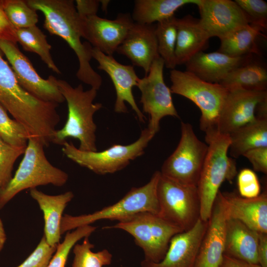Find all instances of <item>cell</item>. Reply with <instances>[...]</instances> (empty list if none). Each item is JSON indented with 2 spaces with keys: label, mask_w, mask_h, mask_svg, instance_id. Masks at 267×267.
<instances>
[{
  "label": "cell",
  "mask_w": 267,
  "mask_h": 267,
  "mask_svg": "<svg viewBox=\"0 0 267 267\" xmlns=\"http://www.w3.org/2000/svg\"><path fill=\"white\" fill-rule=\"evenodd\" d=\"M1 53L0 50V104L25 128L29 138L48 145L60 120L58 104L40 100L24 89Z\"/></svg>",
  "instance_id": "1"
},
{
  "label": "cell",
  "mask_w": 267,
  "mask_h": 267,
  "mask_svg": "<svg viewBox=\"0 0 267 267\" xmlns=\"http://www.w3.org/2000/svg\"><path fill=\"white\" fill-rule=\"evenodd\" d=\"M28 4L41 11L44 16V27L51 34L65 41L76 54L79 61L77 78L91 88L98 90L102 77L91 66L92 46L82 43V21L73 0H27Z\"/></svg>",
  "instance_id": "2"
},
{
  "label": "cell",
  "mask_w": 267,
  "mask_h": 267,
  "mask_svg": "<svg viewBox=\"0 0 267 267\" xmlns=\"http://www.w3.org/2000/svg\"><path fill=\"white\" fill-rule=\"evenodd\" d=\"M57 82L67 102L68 117L63 128L55 131L52 143L62 145L67 138H74L80 141L79 149L97 151L93 116L102 107L101 103H93L97 90L91 88L85 90L82 84L73 87L63 80L57 79Z\"/></svg>",
  "instance_id": "3"
},
{
  "label": "cell",
  "mask_w": 267,
  "mask_h": 267,
  "mask_svg": "<svg viewBox=\"0 0 267 267\" xmlns=\"http://www.w3.org/2000/svg\"><path fill=\"white\" fill-rule=\"evenodd\" d=\"M208 149L197 188L200 201V218L207 222L222 184L231 181L237 174L236 164L229 157L230 139L219 132L205 135Z\"/></svg>",
  "instance_id": "4"
},
{
  "label": "cell",
  "mask_w": 267,
  "mask_h": 267,
  "mask_svg": "<svg viewBox=\"0 0 267 267\" xmlns=\"http://www.w3.org/2000/svg\"><path fill=\"white\" fill-rule=\"evenodd\" d=\"M44 147L38 140L28 139L23 158L14 176L0 191V209L25 189L47 184L62 186L67 182L68 174L48 161Z\"/></svg>",
  "instance_id": "5"
},
{
  "label": "cell",
  "mask_w": 267,
  "mask_h": 267,
  "mask_svg": "<svg viewBox=\"0 0 267 267\" xmlns=\"http://www.w3.org/2000/svg\"><path fill=\"white\" fill-rule=\"evenodd\" d=\"M160 175L155 172L144 185L133 187L120 200L92 213L74 216L64 215L61 220V234L78 227L90 225L102 220L118 222L135 214L148 212L159 214L160 208L157 195V185Z\"/></svg>",
  "instance_id": "6"
},
{
  "label": "cell",
  "mask_w": 267,
  "mask_h": 267,
  "mask_svg": "<svg viewBox=\"0 0 267 267\" xmlns=\"http://www.w3.org/2000/svg\"><path fill=\"white\" fill-rule=\"evenodd\" d=\"M170 78L171 92L189 99L200 109V128L205 135L218 132V120L228 90L186 71L171 70Z\"/></svg>",
  "instance_id": "7"
},
{
  "label": "cell",
  "mask_w": 267,
  "mask_h": 267,
  "mask_svg": "<svg viewBox=\"0 0 267 267\" xmlns=\"http://www.w3.org/2000/svg\"><path fill=\"white\" fill-rule=\"evenodd\" d=\"M104 228L120 229L131 234L143 250L144 260L152 263L163 260L172 238L183 231L158 214L148 212L135 214Z\"/></svg>",
  "instance_id": "8"
},
{
  "label": "cell",
  "mask_w": 267,
  "mask_h": 267,
  "mask_svg": "<svg viewBox=\"0 0 267 267\" xmlns=\"http://www.w3.org/2000/svg\"><path fill=\"white\" fill-rule=\"evenodd\" d=\"M155 134L147 128L139 138L128 145L113 144L101 151H83L72 142H64L62 151L69 159L98 175L115 173L141 156Z\"/></svg>",
  "instance_id": "9"
},
{
  "label": "cell",
  "mask_w": 267,
  "mask_h": 267,
  "mask_svg": "<svg viewBox=\"0 0 267 267\" xmlns=\"http://www.w3.org/2000/svg\"><path fill=\"white\" fill-rule=\"evenodd\" d=\"M208 149L191 125L181 122L179 142L163 164L161 174L182 184L197 186Z\"/></svg>",
  "instance_id": "10"
},
{
  "label": "cell",
  "mask_w": 267,
  "mask_h": 267,
  "mask_svg": "<svg viewBox=\"0 0 267 267\" xmlns=\"http://www.w3.org/2000/svg\"><path fill=\"white\" fill-rule=\"evenodd\" d=\"M157 195L158 215L183 231L191 228L200 218L197 186L182 184L160 173Z\"/></svg>",
  "instance_id": "11"
},
{
  "label": "cell",
  "mask_w": 267,
  "mask_h": 267,
  "mask_svg": "<svg viewBox=\"0 0 267 267\" xmlns=\"http://www.w3.org/2000/svg\"><path fill=\"white\" fill-rule=\"evenodd\" d=\"M163 60L159 57L154 60L147 75L139 78L136 87L141 92L140 102L143 111L149 117L147 128L155 134L160 129V122L170 116L179 118L174 104L172 92L165 84L163 76Z\"/></svg>",
  "instance_id": "12"
},
{
  "label": "cell",
  "mask_w": 267,
  "mask_h": 267,
  "mask_svg": "<svg viewBox=\"0 0 267 267\" xmlns=\"http://www.w3.org/2000/svg\"><path fill=\"white\" fill-rule=\"evenodd\" d=\"M0 50L6 57L20 86L44 101L59 104L65 101L57 86V79L50 75L44 79L34 68L17 44L0 39Z\"/></svg>",
  "instance_id": "13"
},
{
  "label": "cell",
  "mask_w": 267,
  "mask_h": 267,
  "mask_svg": "<svg viewBox=\"0 0 267 267\" xmlns=\"http://www.w3.org/2000/svg\"><path fill=\"white\" fill-rule=\"evenodd\" d=\"M81 18L82 38L93 47L112 56L134 22L128 13H119L114 20L103 18L97 15Z\"/></svg>",
  "instance_id": "14"
},
{
  "label": "cell",
  "mask_w": 267,
  "mask_h": 267,
  "mask_svg": "<svg viewBox=\"0 0 267 267\" xmlns=\"http://www.w3.org/2000/svg\"><path fill=\"white\" fill-rule=\"evenodd\" d=\"M91 56L98 63L97 68L105 72L114 85L116 93L114 111L118 113H127L128 108L125 104L127 102L135 113L138 120L144 122L145 116L138 107L132 91L133 88L136 87L139 78L134 66L122 64L112 55L105 54L93 47Z\"/></svg>",
  "instance_id": "15"
},
{
  "label": "cell",
  "mask_w": 267,
  "mask_h": 267,
  "mask_svg": "<svg viewBox=\"0 0 267 267\" xmlns=\"http://www.w3.org/2000/svg\"><path fill=\"white\" fill-rule=\"evenodd\" d=\"M200 23L211 38L220 40L250 24L246 15L234 0H199Z\"/></svg>",
  "instance_id": "16"
},
{
  "label": "cell",
  "mask_w": 267,
  "mask_h": 267,
  "mask_svg": "<svg viewBox=\"0 0 267 267\" xmlns=\"http://www.w3.org/2000/svg\"><path fill=\"white\" fill-rule=\"evenodd\" d=\"M267 98V90L250 91L237 89L228 91L218 123V131L229 135L257 118L258 104Z\"/></svg>",
  "instance_id": "17"
},
{
  "label": "cell",
  "mask_w": 267,
  "mask_h": 267,
  "mask_svg": "<svg viewBox=\"0 0 267 267\" xmlns=\"http://www.w3.org/2000/svg\"><path fill=\"white\" fill-rule=\"evenodd\" d=\"M225 206L222 192L218 193L208 221L193 267H220L224 248Z\"/></svg>",
  "instance_id": "18"
},
{
  "label": "cell",
  "mask_w": 267,
  "mask_h": 267,
  "mask_svg": "<svg viewBox=\"0 0 267 267\" xmlns=\"http://www.w3.org/2000/svg\"><path fill=\"white\" fill-rule=\"evenodd\" d=\"M207 224L208 221L199 218L191 228L173 236L162 261L152 263L143 260L140 267H193Z\"/></svg>",
  "instance_id": "19"
},
{
  "label": "cell",
  "mask_w": 267,
  "mask_h": 267,
  "mask_svg": "<svg viewBox=\"0 0 267 267\" xmlns=\"http://www.w3.org/2000/svg\"><path fill=\"white\" fill-rule=\"evenodd\" d=\"M156 25L134 22L116 52L129 58L134 66L142 68L145 75L160 57L155 34Z\"/></svg>",
  "instance_id": "20"
},
{
  "label": "cell",
  "mask_w": 267,
  "mask_h": 267,
  "mask_svg": "<svg viewBox=\"0 0 267 267\" xmlns=\"http://www.w3.org/2000/svg\"><path fill=\"white\" fill-rule=\"evenodd\" d=\"M253 55L232 57L218 51H201L185 64L186 71L205 82L220 84L232 70L251 60Z\"/></svg>",
  "instance_id": "21"
},
{
  "label": "cell",
  "mask_w": 267,
  "mask_h": 267,
  "mask_svg": "<svg viewBox=\"0 0 267 267\" xmlns=\"http://www.w3.org/2000/svg\"><path fill=\"white\" fill-rule=\"evenodd\" d=\"M227 219L237 220L258 233H267V194L246 198L233 193H223Z\"/></svg>",
  "instance_id": "22"
},
{
  "label": "cell",
  "mask_w": 267,
  "mask_h": 267,
  "mask_svg": "<svg viewBox=\"0 0 267 267\" xmlns=\"http://www.w3.org/2000/svg\"><path fill=\"white\" fill-rule=\"evenodd\" d=\"M259 233L241 222L226 219L224 254L249 263L258 264Z\"/></svg>",
  "instance_id": "23"
},
{
  "label": "cell",
  "mask_w": 267,
  "mask_h": 267,
  "mask_svg": "<svg viewBox=\"0 0 267 267\" xmlns=\"http://www.w3.org/2000/svg\"><path fill=\"white\" fill-rule=\"evenodd\" d=\"M30 194L38 204L44 215V237L51 246H57L61 237L60 225L63 211L74 195L67 191L56 195L46 194L36 188L30 189Z\"/></svg>",
  "instance_id": "24"
},
{
  "label": "cell",
  "mask_w": 267,
  "mask_h": 267,
  "mask_svg": "<svg viewBox=\"0 0 267 267\" xmlns=\"http://www.w3.org/2000/svg\"><path fill=\"white\" fill-rule=\"evenodd\" d=\"M210 39L199 19L189 14L177 18V65L185 64L195 54L203 51Z\"/></svg>",
  "instance_id": "25"
},
{
  "label": "cell",
  "mask_w": 267,
  "mask_h": 267,
  "mask_svg": "<svg viewBox=\"0 0 267 267\" xmlns=\"http://www.w3.org/2000/svg\"><path fill=\"white\" fill-rule=\"evenodd\" d=\"M228 91L242 89L266 91L267 88V69L260 62H248L235 68L220 82Z\"/></svg>",
  "instance_id": "26"
},
{
  "label": "cell",
  "mask_w": 267,
  "mask_h": 267,
  "mask_svg": "<svg viewBox=\"0 0 267 267\" xmlns=\"http://www.w3.org/2000/svg\"><path fill=\"white\" fill-rule=\"evenodd\" d=\"M231 157L237 158L254 148L267 147V117L257 118L229 135Z\"/></svg>",
  "instance_id": "27"
},
{
  "label": "cell",
  "mask_w": 267,
  "mask_h": 267,
  "mask_svg": "<svg viewBox=\"0 0 267 267\" xmlns=\"http://www.w3.org/2000/svg\"><path fill=\"white\" fill-rule=\"evenodd\" d=\"M199 0H135L133 21L142 24H153L171 18L180 7L188 4H197Z\"/></svg>",
  "instance_id": "28"
},
{
  "label": "cell",
  "mask_w": 267,
  "mask_h": 267,
  "mask_svg": "<svg viewBox=\"0 0 267 267\" xmlns=\"http://www.w3.org/2000/svg\"><path fill=\"white\" fill-rule=\"evenodd\" d=\"M265 29L259 25L248 24L220 40L217 50L232 57H241L258 54L256 41Z\"/></svg>",
  "instance_id": "29"
},
{
  "label": "cell",
  "mask_w": 267,
  "mask_h": 267,
  "mask_svg": "<svg viewBox=\"0 0 267 267\" xmlns=\"http://www.w3.org/2000/svg\"><path fill=\"white\" fill-rule=\"evenodd\" d=\"M17 42L24 50L38 54L48 68L57 74H61L50 54L51 45L46 35L37 25L26 28L16 29Z\"/></svg>",
  "instance_id": "30"
},
{
  "label": "cell",
  "mask_w": 267,
  "mask_h": 267,
  "mask_svg": "<svg viewBox=\"0 0 267 267\" xmlns=\"http://www.w3.org/2000/svg\"><path fill=\"white\" fill-rule=\"evenodd\" d=\"M155 34L160 57L165 66L171 70L177 65L176 47L177 37V18L175 16L159 22L156 25Z\"/></svg>",
  "instance_id": "31"
},
{
  "label": "cell",
  "mask_w": 267,
  "mask_h": 267,
  "mask_svg": "<svg viewBox=\"0 0 267 267\" xmlns=\"http://www.w3.org/2000/svg\"><path fill=\"white\" fill-rule=\"evenodd\" d=\"M94 247L89 237L84 238L82 243H76L73 248L74 256L72 267H103L110 265L112 254L106 249L93 252Z\"/></svg>",
  "instance_id": "32"
},
{
  "label": "cell",
  "mask_w": 267,
  "mask_h": 267,
  "mask_svg": "<svg viewBox=\"0 0 267 267\" xmlns=\"http://www.w3.org/2000/svg\"><path fill=\"white\" fill-rule=\"evenodd\" d=\"M2 5L7 19L16 29L32 27L38 22L37 10L30 7L27 0H2Z\"/></svg>",
  "instance_id": "33"
},
{
  "label": "cell",
  "mask_w": 267,
  "mask_h": 267,
  "mask_svg": "<svg viewBox=\"0 0 267 267\" xmlns=\"http://www.w3.org/2000/svg\"><path fill=\"white\" fill-rule=\"evenodd\" d=\"M96 227L86 225L78 227L73 231L66 232L63 241L59 243L56 249L46 267H65L71 249L82 238L89 237Z\"/></svg>",
  "instance_id": "34"
},
{
  "label": "cell",
  "mask_w": 267,
  "mask_h": 267,
  "mask_svg": "<svg viewBox=\"0 0 267 267\" xmlns=\"http://www.w3.org/2000/svg\"><path fill=\"white\" fill-rule=\"evenodd\" d=\"M0 137L7 143L17 147H26L29 139L25 128L9 117L0 104Z\"/></svg>",
  "instance_id": "35"
},
{
  "label": "cell",
  "mask_w": 267,
  "mask_h": 267,
  "mask_svg": "<svg viewBox=\"0 0 267 267\" xmlns=\"http://www.w3.org/2000/svg\"><path fill=\"white\" fill-rule=\"evenodd\" d=\"M26 147H17L5 142L0 137V191L12 178V172L16 160L25 152Z\"/></svg>",
  "instance_id": "36"
},
{
  "label": "cell",
  "mask_w": 267,
  "mask_h": 267,
  "mask_svg": "<svg viewBox=\"0 0 267 267\" xmlns=\"http://www.w3.org/2000/svg\"><path fill=\"white\" fill-rule=\"evenodd\" d=\"M249 20L250 23L267 29V3L263 0H234Z\"/></svg>",
  "instance_id": "37"
},
{
  "label": "cell",
  "mask_w": 267,
  "mask_h": 267,
  "mask_svg": "<svg viewBox=\"0 0 267 267\" xmlns=\"http://www.w3.org/2000/svg\"><path fill=\"white\" fill-rule=\"evenodd\" d=\"M56 247L49 245L43 236L35 250L17 267H46Z\"/></svg>",
  "instance_id": "38"
},
{
  "label": "cell",
  "mask_w": 267,
  "mask_h": 267,
  "mask_svg": "<svg viewBox=\"0 0 267 267\" xmlns=\"http://www.w3.org/2000/svg\"><path fill=\"white\" fill-rule=\"evenodd\" d=\"M237 186L240 196L253 198L261 194V185L258 177L252 170L245 168L237 176Z\"/></svg>",
  "instance_id": "39"
},
{
  "label": "cell",
  "mask_w": 267,
  "mask_h": 267,
  "mask_svg": "<svg viewBox=\"0 0 267 267\" xmlns=\"http://www.w3.org/2000/svg\"><path fill=\"white\" fill-rule=\"evenodd\" d=\"M251 163L253 169L265 174L267 173V147L254 148L243 155Z\"/></svg>",
  "instance_id": "40"
},
{
  "label": "cell",
  "mask_w": 267,
  "mask_h": 267,
  "mask_svg": "<svg viewBox=\"0 0 267 267\" xmlns=\"http://www.w3.org/2000/svg\"><path fill=\"white\" fill-rule=\"evenodd\" d=\"M0 39L17 44L16 29L7 19L3 10L2 0H0Z\"/></svg>",
  "instance_id": "41"
},
{
  "label": "cell",
  "mask_w": 267,
  "mask_h": 267,
  "mask_svg": "<svg viewBox=\"0 0 267 267\" xmlns=\"http://www.w3.org/2000/svg\"><path fill=\"white\" fill-rule=\"evenodd\" d=\"M77 11L81 18L97 15L99 6V0H77L75 1Z\"/></svg>",
  "instance_id": "42"
},
{
  "label": "cell",
  "mask_w": 267,
  "mask_h": 267,
  "mask_svg": "<svg viewBox=\"0 0 267 267\" xmlns=\"http://www.w3.org/2000/svg\"><path fill=\"white\" fill-rule=\"evenodd\" d=\"M258 261L262 267H267V233H259Z\"/></svg>",
  "instance_id": "43"
},
{
  "label": "cell",
  "mask_w": 267,
  "mask_h": 267,
  "mask_svg": "<svg viewBox=\"0 0 267 267\" xmlns=\"http://www.w3.org/2000/svg\"><path fill=\"white\" fill-rule=\"evenodd\" d=\"M220 267H262L259 264L249 263L223 255L222 261Z\"/></svg>",
  "instance_id": "44"
},
{
  "label": "cell",
  "mask_w": 267,
  "mask_h": 267,
  "mask_svg": "<svg viewBox=\"0 0 267 267\" xmlns=\"http://www.w3.org/2000/svg\"><path fill=\"white\" fill-rule=\"evenodd\" d=\"M6 240V235L3 222L0 218V252L2 250Z\"/></svg>",
  "instance_id": "45"
},
{
  "label": "cell",
  "mask_w": 267,
  "mask_h": 267,
  "mask_svg": "<svg viewBox=\"0 0 267 267\" xmlns=\"http://www.w3.org/2000/svg\"><path fill=\"white\" fill-rule=\"evenodd\" d=\"M110 0H99L100 3L101 4V8L102 10L106 12L107 9V7L108 6L109 3H110Z\"/></svg>",
  "instance_id": "46"
}]
</instances>
